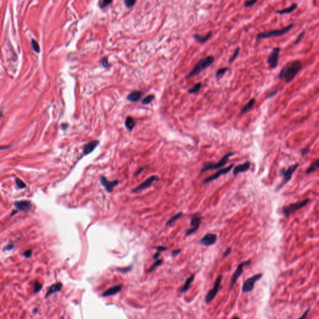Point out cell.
Instances as JSON below:
<instances>
[{"mask_svg": "<svg viewBox=\"0 0 319 319\" xmlns=\"http://www.w3.org/2000/svg\"><path fill=\"white\" fill-rule=\"evenodd\" d=\"M212 36V32H209L207 34H206L205 36H200V35L199 34H194L193 36V38L195 39V40L198 42H199L200 43H205L206 42L208 39H209L211 38Z\"/></svg>", "mask_w": 319, "mask_h": 319, "instance_id": "cell-23", "label": "cell"}, {"mask_svg": "<svg viewBox=\"0 0 319 319\" xmlns=\"http://www.w3.org/2000/svg\"><path fill=\"white\" fill-rule=\"evenodd\" d=\"M215 61V57L212 56H209L205 58L201 59L198 63L193 67V69L187 75L186 78L190 79L200 74L202 70L205 69L210 65H211Z\"/></svg>", "mask_w": 319, "mask_h": 319, "instance_id": "cell-3", "label": "cell"}, {"mask_svg": "<svg viewBox=\"0 0 319 319\" xmlns=\"http://www.w3.org/2000/svg\"><path fill=\"white\" fill-rule=\"evenodd\" d=\"M99 144V141L98 140H93L90 141L89 143L85 144L83 148V152L85 155L91 153L93 150L98 146Z\"/></svg>", "mask_w": 319, "mask_h": 319, "instance_id": "cell-17", "label": "cell"}, {"mask_svg": "<svg viewBox=\"0 0 319 319\" xmlns=\"http://www.w3.org/2000/svg\"><path fill=\"white\" fill-rule=\"evenodd\" d=\"M231 247H228V249L225 251L224 254H223L224 258H226V257L228 256L230 254V253H231Z\"/></svg>", "mask_w": 319, "mask_h": 319, "instance_id": "cell-45", "label": "cell"}, {"mask_svg": "<svg viewBox=\"0 0 319 319\" xmlns=\"http://www.w3.org/2000/svg\"><path fill=\"white\" fill-rule=\"evenodd\" d=\"M13 246H13V244H11V245L10 244V245H8V246H7L5 248V249H4V250H5V251H10V250H11V249H13Z\"/></svg>", "mask_w": 319, "mask_h": 319, "instance_id": "cell-49", "label": "cell"}, {"mask_svg": "<svg viewBox=\"0 0 319 319\" xmlns=\"http://www.w3.org/2000/svg\"><path fill=\"white\" fill-rule=\"evenodd\" d=\"M112 3V1H108V0H104V1H102L101 2H99V6L101 8H104L105 7L107 6V5H109V4Z\"/></svg>", "mask_w": 319, "mask_h": 319, "instance_id": "cell-40", "label": "cell"}, {"mask_svg": "<svg viewBox=\"0 0 319 319\" xmlns=\"http://www.w3.org/2000/svg\"><path fill=\"white\" fill-rule=\"evenodd\" d=\"M67 127H68V125H67V124H62L61 128L63 129V130H66Z\"/></svg>", "mask_w": 319, "mask_h": 319, "instance_id": "cell-53", "label": "cell"}, {"mask_svg": "<svg viewBox=\"0 0 319 319\" xmlns=\"http://www.w3.org/2000/svg\"><path fill=\"white\" fill-rule=\"evenodd\" d=\"M42 285L40 283L38 280L34 282V287H33V292L35 294H37L42 289Z\"/></svg>", "mask_w": 319, "mask_h": 319, "instance_id": "cell-31", "label": "cell"}, {"mask_svg": "<svg viewBox=\"0 0 319 319\" xmlns=\"http://www.w3.org/2000/svg\"><path fill=\"white\" fill-rule=\"evenodd\" d=\"M233 319H239V317H234Z\"/></svg>", "mask_w": 319, "mask_h": 319, "instance_id": "cell-54", "label": "cell"}, {"mask_svg": "<svg viewBox=\"0 0 319 319\" xmlns=\"http://www.w3.org/2000/svg\"><path fill=\"white\" fill-rule=\"evenodd\" d=\"M277 92H278V90H274V91H272L269 92L266 95V99L271 98V97H274V95H276L277 94Z\"/></svg>", "mask_w": 319, "mask_h": 319, "instance_id": "cell-42", "label": "cell"}, {"mask_svg": "<svg viewBox=\"0 0 319 319\" xmlns=\"http://www.w3.org/2000/svg\"><path fill=\"white\" fill-rule=\"evenodd\" d=\"M302 64L299 60H293L283 66L278 75V79L287 84L293 81L297 74L302 69Z\"/></svg>", "mask_w": 319, "mask_h": 319, "instance_id": "cell-1", "label": "cell"}, {"mask_svg": "<svg viewBox=\"0 0 319 319\" xmlns=\"http://www.w3.org/2000/svg\"><path fill=\"white\" fill-rule=\"evenodd\" d=\"M217 241V235L213 233H208L201 239L200 243L206 246H209L213 245Z\"/></svg>", "mask_w": 319, "mask_h": 319, "instance_id": "cell-14", "label": "cell"}, {"mask_svg": "<svg viewBox=\"0 0 319 319\" xmlns=\"http://www.w3.org/2000/svg\"><path fill=\"white\" fill-rule=\"evenodd\" d=\"M141 97V92L139 91H135L132 92L127 96V99L131 102H137Z\"/></svg>", "mask_w": 319, "mask_h": 319, "instance_id": "cell-22", "label": "cell"}, {"mask_svg": "<svg viewBox=\"0 0 319 319\" xmlns=\"http://www.w3.org/2000/svg\"><path fill=\"white\" fill-rule=\"evenodd\" d=\"M122 287L123 286L122 284H119V285L112 286V287L109 288L105 292H104L102 296L103 297H108V296H113L115 294L119 293L120 291H121Z\"/></svg>", "mask_w": 319, "mask_h": 319, "instance_id": "cell-19", "label": "cell"}, {"mask_svg": "<svg viewBox=\"0 0 319 319\" xmlns=\"http://www.w3.org/2000/svg\"><path fill=\"white\" fill-rule=\"evenodd\" d=\"M158 179V176H150L149 178H147L145 181H144L143 183H141L140 184L137 186V187L136 188H135L134 189H133L132 190V191L134 192V193H137V192H138V191H140L141 190H143L144 189L148 188L153 184V183L155 181L157 180Z\"/></svg>", "mask_w": 319, "mask_h": 319, "instance_id": "cell-12", "label": "cell"}, {"mask_svg": "<svg viewBox=\"0 0 319 319\" xmlns=\"http://www.w3.org/2000/svg\"><path fill=\"white\" fill-rule=\"evenodd\" d=\"M234 155V153H229L225 155L217 163H213L211 162L206 163L201 168L200 173H205L206 171H208L209 170H215V169H217V168L223 167L227 163L229 157H231V156Z\"/></svg>", "mask_w": 319, "mask_h": 319, "instance_id": "cell-5", "label": "cell"}, {"mask_svg": "<svg viewBox=\"0 0 319 319\" xmlns=\"http://www.w3.org/2000/svg\"><path fill=\"white\" fill-rule=\"evenodd\" d=\"M16 184L17 188L20 189H23L26 188V184H24L22 180H21L20 179L17 178H16Z\"/></svg>", "mask_w": 319, "mask_h": 319, "instance_id": "cell-35", "label": "cell"}, {"mask_svg": "<svg viewBox=\"0 0 319 319\" xmlns=\"http://www.w3.org/2000/svg\"><path fill=\"white\" fill-rule=\"evenodd\" d=\"M155 99V95H152V94H150L148 96H147L146 97H145V98L142 100V102H141V103H142L143 105H148L149 104L151 103Z\"/></svg>", "mask_w": 319, "mask_h": 319, "instance_id": "cell-30", "label": "cell"}, {"mask_svg": "<svg viewBox=\"0 0 319 319\" xmlns=\"http://www.w3.org/2000/svg\"><path fill=\"white\" fill-rule=\"evenodd\" d=\"M298 166H299V164L298 163H296L294 165H292L290 166L287 168V169H284V168H282V169L280 170V174L281 176H283V180H282L281 184H280L278 186L277 190H280L283 187V186H284L288 181H289L291 180L292 176V175H293V173H294V172L297 170Z\"/></svg>", "mask_w": 319, "mask_h": 319, "instance_id": "cell-6", "label": "cell"}, {"mask_svg": "<svg viewBox=\"0 0 319 319\" xmlns=\"http://www.w3.org/2000/svg\"><path fill=\"white\" fill-rule=\"evenodd\" d=\"M251 261H245V262H243L241 264H239L238 265V266L236 270V271L234 272V273L233 274V275L231 277V287H230V290H231L233 287V286H234L235 283L236 282L237 279L240 277V276L242 274L243 272V268L245 266V265H249L250 264Z\"/></svg>", "mask_w": 319, "mask_h": 319, "instance_id": "cell-11", "label": "cell"}, {"mask_svg": "<svg viewBox=\"0 0 319 319\" xmlns=\"http://www.w3.org/2000/svg\"><path fill=\"white\" fill-rule=\"evenodd\" d=\"M221 279H222V276H219V277H217V279H216V281L215 282V285H214L213 288H212L208 292V294L205 297V301H206V303H209L210 302H211V301L213 300V299L216 297V294L218 293V292L219 291V287H220Z\"/></svg>", "mask_w": 319, "mask_h": 319, "instance_id": "cell-9", "label": "cell"}, {"mask_svg": "<svg viewBox=\"0 0 319 319\" xmlns=\"http://www.w3.org/2000/svg\"><path fill=\"white\" fill-rule=\"evenodd\" d=\"M280 52V48L279 47L273 48L271 54L269 55L267 62L270 69H276L279 64V57Z\"/></svg>", "mask_w": 319, "mask_h": 319, "instance_id": "cell-8", "label": "cell"}, {"mask_svg": "<svg viewBox=\"0 0 319 319\" xmlns=\"http://www.w3.org/2000/svg\"><path fill=\"white\" fill-rule=\"evenodd\" d=\"M131 268L132 266L130 267H129L127 268H125V269H120L119 270V271H120L121 272H123V273H125V272H127L128 271H129L130 269H131Z\"/></svg>", "mask_w": 319, "mask_h": 319, "instance_id": "cell-51", "label": "cell"}, {"mask_svg": "<svg viewBox=\"0 0 319 319\" xmlns=\"http://www.w3.org/2000/svg\"><path fill=\"white\" fill-rule=\"evenodd\" d=\"M180 251H181L180 249H176V250H173V251H172V256H173V257L176 256L177 255H178V254L180 252Z\"/></svg>", "mask_w": 319, "mask_h": 319, "instance_id": "cell-48", "label": "cell"}, {"mask_svg": "<svg viewBox=\"0 0 319 319\" xmlns=\"http://www.w3.org/2000/svg\"><path fill=\"white\" fill-rule=\"evenodd\" d=\"M305 34V31H302V32H301V33L298 35L297 37V38L296 39V40H295V41H294V45H297V44H299V43L301 41V40H302V38H304Z\"/></svg>", "mask_w": 319, "mask_h": 319, "instance_id": "cell-34", "label": "cell"}, {"mask_svg": "<svg viewBox=\"0 0 319 319\" xmlns=\"http://www.w3.org/2000/svg\"><path fill=\"white\" fill-rule=\"evenodd\" d=\"M257 2H258V0H251V1H247L244 3V6L246 8H249L254 5Z\"/></svg>", "mask_w": 319, "mask_h": 319, "instance_id": "cell-38", "label": "cell"}, {"mask_svg": "<svg viewBox=\"0 0 319 319\" xmlns=\"http://www.w3.org/2000/svg\"><path fill=\"white\" fill-rule=\"evenodd\" d=\"M32 252H33L32 249H28V250L25 251L23 252V256L24 257V258H29L31 256V255H32Z\"/></svg>", "mask_w": 319, "mask_h": 319, "instance_id": "cell-41", "label": "cell"}, {"mask_svg": "<svg viewBox=\"0 0 319 319\" xmlns=\"http://www.w3.org/2000/svg\"><path fill=\"white\" fill-rule=\"evenodd\" d=\"M145 167H143V168H140V169H139V170H137V171L136 172V173H135V176L138 175H139L140 173H141V172H143V170H144L145 169Z\"/></svg>", "mask_w": 319, "mask_h": 319, "instance_id": "cell-50", "label": "cell"}, {"mask_svg": "<svg viewBox=\"0 0 319 319\" xmlns=\"http://www.w3.org/2000/svg\"><path fill=\"white\" fill-rule=\"evenodd\" d=\"M63 287V284L61 282H58V283H54V284H52V286H51L47 292V293L46 294V296L45 297L46 298H48V297H49L50 296L52 295L54 293H56V292H59L62 288Z\"/></svg>", "mask_w": 319, "mask_h": 319, "instance_id": "cell-20", "label": "cell"}, {"mask_svg": "<svg viewBox=\"0 0 319 319\" xmlns=\"http://www.w3.org/2000/svg\"><path fill=\"white\" fill-rule=\"evenodd\" d=\"M294 24L292 23V24L287 25V26H286V27H283L281 29H272L270 31L260 33L257 34L256 41H258L262 39H268V38H276V37L282 36H283V35H285L286 34L289 33L292 28H294Z\"/></svg>", "mask_w": 319, "mask_h": 319, "instance_id": "cell-2", "label": "cell"}, {"mask_svg": "<svg viewBox=\"0 0 319 319\" xmlns=\"http://www.w3.org/2000/svg\"><path fill=\"white\" fill-rule=\"evenodd\" d=\"M255 102H256L255 99L254 98L251 99L249 102H248V103L242 108V109L241 110V112H240V114L243 115V114H244V113L249 112L253 107V106H254Z\"/></svg>", "mask_w": 319, "mask_h": 319, "instance_id": "cell-24", "label": "cell"}, {"mask_svg": "<svg viewBox=\"0 0 319 319\" xmlns=\"http://www.w3.org/2000/svg\"><path fill=\"white\" fill-rule=\"evenodd\" d=\"M309 311H310V308H308L306 310V311L304 312V314L302 315V316L300 317L298 319H306V318H307V315H308V314Z\"/></svg>", "mask_w": 319, "mask_h": 319, "instance_id": "cell-44", "label": "cell"}, {"mask_svg": "<svg viewBox=\"0 0 319 319\" xmlns=\"http://www.w3.org/2000/svg\"><path fill=\"white\" fill-rule=\"evenodd\" d=\"M201 86H202V85H201V83H198V84H195L192 88H190V89L188 90V93L191 94H195V93L198 92L200 90V88H201Z\"/></svg>", "mask_w": 319, "mask_h": 319, "instance_id": "cell-29", "label": "cell"}, {"mask_svg": "<svg viewBox=\"0 0 319 319\" xmlns=\"http://www.w3.org/2000/svg\"><path fill=\"white\" fill-rule=\"evenodd\" d=\"M310 152V148H305L304 149L302 150V151H301V154H302V155H305L306 154H307L308 152Z\"/></svg>", "mask_w": 319, "mask_h": 319, "instance_id": "cell-47", "label": "cell"}, {"mask_svg": "<svg viewBox=\"0 0 319 319\" xmlns=\"http://www.w3.org/2000/svg\"><path fill=\"white\" fill-rule=\"evenodd\" d=\"M318 126H319V123H318Z\"/></svg>", "mask_w": 319, "mask_h": 319, "instance_id": "cell-56", "label": "cell"}, {"mask_svg": "<svg viewBox=\"0 0 319 319\" xmlns=\"http://www.w3.org/2000/svg\"><path fill=\"white\" fill-rule=\"evenodd\" d=\"M101 182L102 184L104 187V188H105V190H107L109 193H111L113 191L114 187H116V186L119 184L118 180L109 181L107 180V178H106L105 177L103 176L101 177Z\"/></svg>", "mask_w": 319, "mask_h": 319, "instance_id": "cell-16", "label": "cell"}, {"mask_svg": "<svg viewBox=\"0 0 319 319\" xmlns=\"http://www.w3.org/2000/svg\"><path fill=\"white\" fill-rule=\"evenodd\" d=\"M234 166V164H232L231 165H229V166L226 167V168H223V169H221V170L218 171V172H216V173H215L214 175H212L211 176H209V177H208V178H206L205 180H204V182H203V184H206V183H209L212 181H213L217 178H218L219 177L221 176V175H225L226 173H228L229 172H230V170H231L232 169V168Z\"/></svg>", "mask_w": 319, "mask_h": 319, "instance_id": "cell-13", "label": "cell"}, {"mask_svg": "<svg viewBox=\"0 0 319 319\" xmlns=\"http://www.w3.org/2000/svg\"><path fill=\"white\" fill-rule=\"evenodd\" d=\"M156 249L158 252H163V251H166L167 249V248L164 246H158L156 247Z\"/></svg>", "mask_w": 319, "mask_h": 319, "instance_id": "cell-46", "label": "cell"}, {"mask_svg": "<svg viewBox=\"0 0 319 319\" xmlns=\"http://www.w3.org/2000/svg\"><path fill=\"white\" fill-rule=\"evenodd\" d=\"M239 51H240V48H237V49H236V50H235V51H234V52L233 55H232L231 57L230 58V59H229V63H232L236 59V57H237V56H238V54H239Z\"/></svg>", "mask_w": 319, "mask_h": 319, "instance_id": "cell-36", "label": "cell"}, {"mask_svg": "<svg viewBox=\"0 0 319 319\" xmlns=\"http://www.w3.org/2000/svg\"><path fill=\"white\" fill-rule=\"evenodd\" d=\"M101 63L102 64V66L104 67H106V68H108L109 67V63H108V60H107V57H104L102 60H101Z\"/></svg>", "mask_w": 319, "mask_h": 319, "instance_id": "cell-43", "label": "cell"}, {"mask_svg": "<svg viewBox=\"0 0 319 319\" xmlns=\"http://www.w3.org/2000/svg\"><path fill=\"white\" fill-rule=\"evenodd\" d=\"M162 263V260H157L155 262H154L151 266L150 267V268L148 269L147 271V272H152L153 270H155L157 267H158L159 265H160Z\"/></svg>", "mask_w": 319, "mask_h": 319, "instance_id": "cell-32", "label": "cell"}, {"mask_svg": "<svg viewBox=\"0 0 319 319\" xmlns=\"http://www.w3.org/2000/svg\"><path fill=\"white\" fill-rule=\"evenodd\" d=\"M297 7H298V5L297 3H293V4H292L289 7L282 9V10H276V13L277 14H290V13H292V12H294L297 8Z\"/></svg>", "mask_w": 319, "mask_h": 319, "instance_id": "cell-21", "label": "cell"}, {"mask_svg": "<svg viewBox=\"0 0 319 319\" xmlns=\"http://www.w3.org/2000/svg\"><path fill=\"white\" fill-rule=\"evenodd\" d=\"M135 125V122L134 119L130 116L127 117L125 120V126L128 129V130L131 131L134 128Z\"/></svg>", "mask_w": 319, "mask_h": 319, "instance_id": "cell-27", "label": "cell"}, {"mask_svg": "<svg viewBox=\"0 0 319 319\" xmlns=\"http://www.w3.org/2000/svg\"><path fill=\"white\" fill-rule=\"evenodd\" d=\"M124 3H125V5L127 8H131L135 5V4L136 3V1H134V0H126V1L124 2Z\"/></svg>", "mask_w": 319, "mask_h": 319, "instance_id": "cell-39", "label": "cell"}, {"mask_svg": "<svg viewBox=\"0 0 319 319\" xmlns=\"http://www.w3.org/2000/svg\"><path fill=\"white\" fill-rule=\"evenodd\" d=\"M194 275H192V276H191L189 278H188V279H187V280L185 281V282H184V285L183 286V287H182L181 288V289H180V292H184L187 291V290L189 289V288H190V285H191V282H192L193 281V280H194Z\"/></svg>", "mask_w": 319, "mask_h": 319, "instance_id": "cell-25", "label": "cell"}, {"mask_svg": "<svg viewBox=\"0 0 319 319\" xmlns=\"http://www.w3.org/2000/svg\"><path fill=\"white\" fill-rule=\"evenodd\" d=\"M310 201H311V200L307 198L302 200V201H299L296 203H292L287 206H283L282 209V213L285 216V217L287 218L291 215L292 213H294L296 211L305 207Z\"/></svg>", "mask_w": 319, "mask_h": 319, "instance_id": "cell-4", "label": "cell"}, {"mask_svg": "<svg viewBox=\"0 0 319 319\" xmlns=\"http://www.w3.org/2000/svg\"><path fill=\"white\" fill-rule=\"evenodd\" d=\"M251 166V163L249 162H246L245 163L239 165L234 168V170L233 171V175L234 176L238 175L240 173H243L245 172H247L248 170L249 169Z\"/></svg>", "mask_w": 319, "mask_h": 319, "instance_id": "cell-18", "label": "cell"}, {"mask_svg": "<svg viewBox=\"0 0 319 319\" xmlns=\"http://www.w3.org/2000/svg\"><path fill=\"white\" fill-rule=\"evenodd\" d=\"M60 319H64V317H62Z\"/></svg>", "mask_w": 319, "mask_h": 319, "instance_id": "cell-55", "label": "cell"}, {"mask_svg": "<svg viewBox=\"0 0 319 319\" xmlns=\"http://www.w3.org/2000/svg\"><path fill=\"white\" fill-rule=\"evenodd\" d=\"M160 252H158V251L157 252H156V253L154 254L153 258V259H158V258L160 257Z\"/></svg>", "mask_w": 319, "mask_h": 319, "instance_id": "cell-52", "label": "cell"}, {"mask_svg": "<svg viewBox=\"0 0 319 319\" xmlns=\"http://www.w3.org/2000/svg\"><path fill=\"white\" fill-rule=\"evenodd\" d=\"M262 274H258L247 279L243 283L242 290L243 293H249L252 291L254 287L255 283L261 279L262 277Z\"/></svg>", "mask_w": 319, "mask_h": 319, "instance_id": "cell-7", "label": "cell"}, {"mask_svg": "<svg viewBox=\"0 0 319 319\" xmlns=\"http://www.w3.org/2000/svg\"><path fill=\"white\" fill-rule=\"evenodd\" d=\"M201 218L200 216H198V215H194L191 220V223H190L191 228L188 229L187 231H186L185 236H190L192 234H193L196 231H197L201 224Z\"/></svg>", "mask_w": 319, "mask_h": 319, "instance_id": "cell-10", "label": "cell"}, {"mask_svg": "<svg viewBox=\"0 0 319 319\" xmlns=\"http://www.w3.org/2000/svg\"><path fill=\"white\" fill-rule=\"evenodd\" d=\"M182 216H183V213H182L181 212H178V213L176 214L175 215L172 216L169 220L167 221L166 225V226H169V225L173 224V223L175 222L176 221H177L178 219H179L180 218H181L182 217Z\"/></svg>", "mask_w": 319, "mask_h": 319, "instance_id": "cell-28", "label": "cell"}, {"mask_svg": "<svg viewBox=\"0 0 319 319\" xmlns=\"http://www.w3.org/2000/svg\"><path fill=\"white\" fill-rule=\"evenodd\" d=\"M229 70V68L228 67H224V68H221V69H219L218 71L216 72V77H219L220 76H222L226 72H227L228 70Z\"/></svg>", "mask_w": 319, "mask_h": 319, "instance_id": "cell-37", "label": "cell"}, {"mask_svg": "<svg viewBox=\"0 0 319 319\" xmlns=\"http://www.w3.org/2000/svg\"><path fill=\"white\" fill-rule=\"evenodd\" d=\"M14 205L19 211L24 212H28L30 211L32 206L31 203L26 200L16 201L14 203Z\"/></svg>", "mask_w": 319, "mask_h": 319, "instance_id": "cell-15", "label": "cell"}, {"mask_svg": "<svg viewBox=\"0 0 319 319\" xmlns=\"http://www.w3.org/2000/svg\"><path fill=\"white\" fill-rule=\"evenodd\" d=\"M318 168H319V158L317 160H315L313 163H312L311 165L307 168L306 172H305V173L306 174L311 173L314 172V171L317 170Z\"/></svg>", "mask_w": 319, "mask_h": 319, "instance_id": "cell-26", "label": "cell"}, {"mask_svg": "<svg viewBox=\"0 0 319 319\" xmlns=\"http://www.w3.org/2000/svg\"><path fill=\"white\" fill-rule=\"evenodd\" d=\"M31 45L35 52H36L37 53L40 52V48L39 46V44L36 40L34 39H31Z\"/></svg>", "mask_w": 319, "mask_h": 319, "instance_id": "cell-33", "label": "cell"}]
</instances>
